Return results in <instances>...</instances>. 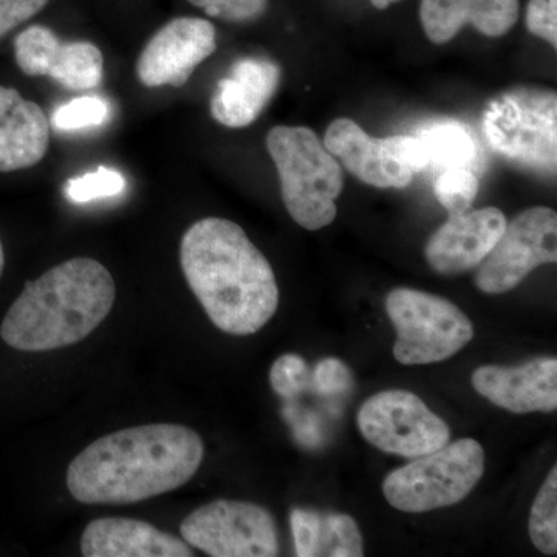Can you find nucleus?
I'll use <instances>...</instances> for the list:
<instances>
[{"instance_id": "nucleus-27", "label": "nucleus", "mask_w": 557, "mask_h": 557, "mask_svg": "<svg viewBox=\"0 0 557 557\" xmlns=\"http://www.w3.org/2000/svg\"><path fill=\"white\" fill-rule=\"evenodd\" d=\"M197 9L203 10L208 16L231 22V24H248L260 20L269 10V0H188Z\"/></svg>"}, {"instance_id": "nucleus-18", "label": "nucleus", "mask_w": 557, "mask_h": 557, "mask_svg": "<svg viewBox=\"0 0 557 557\" xmlns=\"http://www.w3.org/2000/svg\"><path fill=\"white\" fill-rule=\"evenodd\" d=\"M324 146L351 174L370 186L403 189L412 183V172L388 156L386 139L370 137L355 121H333L325 132Z\"/></svg>"}, {"instance_id": "nucleus-33", "label": "nucleus", "mask_w": 557, "mask_h": 557, "mask_svg": "<svg viewBox=\"0 0 557 557\" xmlns=\"http://www.w3.org/2000/svg\"><path fill=\"white\" fill-rule=\"evenodd\" d=\"M372 5L379 10H386L387 7H391L392 3L399 2V0H370Z\"/></svg>"}, {"instance_id": "nucleus-23", "label": "nucleus", "mask_w": 557, "mask_h": 557, "mask_svg": "<svg viewBox=\"0 0 557 557\" xmlns=\"http://www.w3.org/2000/svg\"><path fill=\"white\" fill-rule=\"evenodd\" d=\"M435 197L450 215L469 211L479 194V178L471 168H449L440 172Z\"/></svg>"}, {"instance_id": "nucleus-8", "label": "nucleus", "mask_w": 557, "mask_h": 557, "mask_svg": "<svg viewBox=\"0 0 557 557\" xmlns=\"http://www.w3.org/2000/svg\"><path fill=\"white\" fill-rule=\"evenodd\" d=\"M180 533L190 547L212 557L278 555L273 516L249 502L215 500L203 505L183 520Z\"/></svg>"}, {"instance_id": "nucleus-13", "label": "nucleus", "mask_w": 557, "mask_h": 557, "mask_svg": "<svg viewBox=\"0 0 557 557\" xmlns=\"http://www.w3.org/2000/svg\"><path fill=\"white\" fill-rule=\"evenodd\" d=\"M505 226L507 219L497 208L450 215L428 242L429 265L446 276L475 269L500 239Z\"/></svg>"}, {"instance_id": "nucleus-22", "label": "nucleus", "mask_w": 557, "mask_h": 557, "mask_svg": "<svg viewBox=\"0 0 557 557\" xmlns=\"http://www.w3.org/2000/svg\"><path fill=\"white\" fill-rule=\"evenodd\" d=\"M362 534L354 518L339 512H321L317 556L361 557Z\"/></svg>"}, {"instance_id": "nucleus-17", "label": "nucleus", "mask_w": 557, "mask_h": 557, "mask_svg": "<svg viewBox=\"0 0 557 557\" xmlns=\"http://www.w3.org/2000/svg\"><path fill=\"white\" fill-rule=\"evenodd\" d=\"M86 557H190L182 539L141 520L104 518L90 522L81 537Z\"/></svg>"}, {"instance_id": "nucleus-15", "label": "nucleus", "mask_w": 557, "mask_h": 557, "mask_svg": "<svg viewBox=\"0 0 557 557\" xmlns=\"http://www.w3.org/2000/svg\"><path fill=\"white\" fill-rule=\"evenodd\" d=\"M281 83V67L265 57L242 58L219 81L211 100L212 119L242 129L259 119Z\"/></svg>"}, {"instance_id": "nucleus-31", "label": "nucleus", "mask_w": 557, "mask_h": 557, "mask_svg": "<svg viewBox=\"0 0 557 557\" xmlns=\"http://www.w3.org/2000/svg\"><path fill=\"white\" fill-rule=\"evenodd\" d=\"M527 28L556 49L557 0H530L527 7Z\"/></svg>"}, {"instance_id": "nucleus-1", "label": "nucleus", "mask_w": 557, "mask_h": 557, "mask_svg": "<svg viewBox=\"0 0 557 557\" xmlns=\"http://www.w3.org/2000/svg\"><path fill=\"white\" fill-rule=\"evenodd\" d=\"M203 456L200 435L182 424L123 429L73 458L67 486L81 504H135L186 485Z\"/></svg>"}, {"instance_id": "nucleus-20", "label": "nucleus", "mask_w": 557, "mask_h": 557, "mask_svg": "<svg viewBox=\"0 0 557 557\" xmlns=\"http://www.w3.org/2000/svg\"><path fill=\"white\" fill-rule=\"evenodd\" d=\"M426 149L429 166L445 171L449 168H472L478 160V145L471 132L457 121H442L417 135Z\"/></svg>"}, {"instance_id": "nucleus-25", "label": "nucleus", "mask_w": 557, "mask_h": 557, "mask_svg": "<svg viewBox=\"0 0 557 557\" xmlns=\"http://www.w3.org/2000/svg\"><path fill=\"white\" fill-rule=\"evenodd\" d=\"M108 119V101L100 97H83L54 110L51 123L54 129L72 132L101 126Z\"/></svg>"}, {"instance_id": "nucleus-11", "label": "nucleus", "mask_w": 557, "mask_h": 557, "mask_svg": "<svg viewBox=\"0 0 557 557\" xmlns=\"http://www.w3.org/2000/svg\"><path fill=\"white\" fill-rule=\"evenodd\" d=\"M218 49L214 25L200 17L164 24L139 53L137 76L146 87H183L194 70Z\"/></svg>"}, {"instance_id": "nucleus-10", "label": "nucleus", "mask_w": 557, "mask_h": 557, "mask_svg": "<svg viewBox=\"0 0 557 557\" xmlns=\"http://www.w3.org/2000/svg\"><path fill=\"white\" fill-rule=\"evenodd\" d=\"M556 260V211L530 208L507 223L500 239L480 263L475 285L486 295H502L518 287L531 271Z\"/></svg>"}, {"instance_id": "nucleus-5", "label": "nucleus", "mask_w": 557, "mask_h": 557, "mask_svg": "<svg viewBox=\"0 0 557 557\" xmlns=\"http://www.w3.org/2000/svg\"><path fill=\"white\" fill-rule=\"evenodd\" d=\"M483 472L482 445L474 438H461L392 471L384 480L383 493L399 511H434L467 498Z\"/></svg>"}, {"instance_id": "nucleus-2", "label": "nucleus", "mask_w": 557, "mask_h": 557, "mask_svg": "<svg viewBox=\"0 0 557 557\" xmlns=\"http://www.w3.org/2000/svg\"><path fill=\"white\" fill-rule=\"evenodd\" d=\"M180 262L194 295L222 332L252 335L276 313L274 271L237 223L219 218L194 223L183 236Z\"/></svg>"}, {"instance_id": "nucleus-7", "label": "nucleus", "mask_w": 557, "mask_h": 557, "mask_svg": "<svg viewBox=\"0 0 557 557\" xmlns=\"http://www.w3.org/2000/svg\"><path fill=\"white\" fill-rule=\"evenodd\" d=\"M388 319L397 330L394 357L399 364L445 361L474 338V325L456 304L431 293L395 288L387 295Z\"/></svg>"}, {"instance_id": "nucleus-30", "label": "nucleus", "mask_w": 557, "mask_h": 557, "mask_svg": "<svg viewBox=\"0 0 557 557\" xmlns=\"http://www.w3.org/2000/svg\"><path fill=\"white\" fill-rule=\"evenodd\" d=\"M384 139H386L388 156L399 166L412 172L413 175L429 168L426 149L420 138L395 135Z\"/></svg>"}, {"instance_id": "nucleus-28", "label": "nucleus", "mask_w": 557, "mask_h": 557, "mask_svg": "<svg viewBox=\"0 0 557 557\" xmlns=\"http://www.w3.org/2000/svg\"><path fill=\"white\" fill-rule=\"evenodd\" d=\"M310 383L317 388L318 394L330 397L348 391L354 384V376L346 362L338 358H325L318 362L311 373Z\"/></svg>"}, {"instance_id": "nucleus-16", "label": "nucleus", "mask_w": 557, "mask_h": 557, "mask_svg": "<svg viewBox=\"0 0 557 557\" xmlns=\"http://www.w3.org/2000/svg\"><path fill=\"white\" fill-rule=\"evenodd\" d=\"M50 120L36 102L0 86V172L36 166L50 145Z\"/></svg>"}, {"instance_id": "nucleus-9", "label": "nucleus", "mask_w": 557, "mask_h": 557, "mask_svg": "<svg viewBox=\"0 0 557 557\" xmlns=\"http://www.w3.org/2000/svg\"><path fill=\"white\" fill-rule=\"evenodd\" d=\"M358 426L376 448L406 458L426 456L450 440L446 421L408 391H384L370 397L359 409Z\"/></svg>"}, {"instance_id": "nucleus-6", "label": "nucleus", "mask_w": 557, "mask_h": 557, "mask_svg": "<svg viewBox=\"0 0 557 557\" xmlns=\"http://www.w3.org/2000/svg\"><path fill=\"white\" fill-rule=\"evenodd\" d=\"M483 132L500 156L530 170L555 174L556 91L516 89L498 95L483 113Z\"/></svg>"}, {"instance_id": "nucleus-29", "label": "nucleus", "mask_w": 557, "mask_h": 557, "mask_svg": "<svg viewBox=\"0 0 557 557\" xmlns=\"http://www.w3.org/2000/svg\"><path fill=\"white\" fill-rule=\"evenodd\" d=\"M319 523L321 512L314 509L295 508L289 512V525L295 539L296 555L299 557L317 556Z\"/></svg>"}, {"instance_id": "nucleus-4", "label": "nucleus", "mask_w": 557, "mask_h": 557, "mask_svg": "<svg viewBox=\"0 0 557 557\" xmlns=\"http://www.w3.org/2000/svg\"><path fill=\"white\" fill-rule=\"evenodd\" d=\"M267 148L281 178L282 200L299 226L318 231L338 214L336 199L344 188L338 161L309 127L276 126Z\"/></svg>"}, {"instance_id": "nucleus-24", "label": "nucleus", "mask_w": 557, "mask_h": 557, "mask_svg": "<svg viewBox=\"0 0 557 557\" xmlns=\"http://www.w3.org/2000/svg\"><path fill=\"white\" fill-rule=\"evenodd\" d=\"M126 189V180L119 171L101 166L95 172L70 178L65 183V196L72 203H89V201L115 197Z\"/></svg>"}, {"instance_id": "nucleus-34", "label": "nucleus", "mask_w": 557, "mask_h": 557, "mask_svg": "<svg viewBox=\"0 0 557 557\" xmlns=\"http://www.w3.org/2000/svg\"><path fill=\"white\" fill-rule=\"evenodd\" d=\"M3 265H5V256H3L2 242H0V276H2Z\"/></svg>"}, {"instance_id": "nucleus-26", "label": "nucleus", "mask_w": 557, "mask_h": 557, "mask_svg": "<svg viewBox=\"0 0 557 557\" xmlns=\"http://www.w3.org/2000/svg\"><path fill=\"white\" fill-rule=\"evenodd\" d=\"M311 373L306 359L296 354L282 355L270 372L271 386L284 398H295L309 387Z\"/></svg>"}, {"instance_id": "nucleus-19", "label": "nucleus", "mask_w": 557, "mask_h": 557, "mask_svg": "<svg viewBox=\"0 0 557 557\" xmlns=\"http://www.w3.org/2000/svg\"><path fill=\"white\" fill-rule=\"evenodd\" d=\"M420 20L431 42L442 46L465 25L490 38L507 35L519 20V0H421Z\"/></svg>"}, {"instance_id": "nucleus-21", "label": "nucleus", "mask_w": 557, "mask_h": 557, "mask_svg": "<svg viewBox=\"0 0 557 557\" xmlns=\"http://www.w3.org/2000/svg\"><path fill=\"white\" fill-rule=\"evenodd\" d=\"M531 541L539 552L547 556L557 553V468L549 472L539 490L528 522Z\"/></svg>"}, {"instance_id": "nucleus-12", "label": "nucleus", "mask_w": 557, "mask_h": 557, "mask_svg": "<svg viewBox=\"0 0 557 557\" xmlns=\"http://www.w3.org/2000/svg\"><path fill=\"white\" fill-rule=\"evenodd\" d=\"M14 58L27 76H49L72 91L97 89L104 58L91 42H61L44 25H32L14 39Z\"/></svg>"}, {"instance_id": "nucleus-3", "label": "nucleus", "mask_w": 557, "mask_h": 557, "mask_svg": "<svg viewBox=\"0 0 557 557\" xmlns=\"http://www.w3.org/2000/svg\"><path fill=\"white\" fill-rule=\"evenodd\" d=\"M115 298V281L102 263L67 260L25 284L3 318L0 336L21 351L72 346L104 321Z\"/></svg>"}, {"instance_id": "nucleus-32", "label": "nucleus", "mask_w": 557, "mask_h": 557, "mask_svg": "<svg viewBox=\"0 0 557 557\" xmlns=\"http://www.w3.org/2000/svg\"><path fill=\"white\" fill-rule=\"evenodd\" d=\"M50 0H0V39L30 21Z\"/></svg>"}, {"instance_id": "nucleus-14", "label": "nucleus", "mask_w": 557, "mask_h": 557, "mask_svg": "<svg viewBox=\"0 0 557 557\" xmlns=\"http://www.w3.org/2000/svg\"><path fill=\"white\" fill-rule=\"evenodd\" d=\"M475 392L512 413L555 412L557 359L536 358L522 366H482L472 373Z\"/></svg>"}]
</instances>
